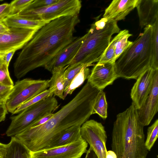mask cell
Masks as SVG:
<instances>
[{
	"label": "cell",
	"instance_id": "1f68e13d",
	"mask_svg": "<svg viewBox=\"0 0 158 158\" xmlns=\"http://www.w3.org/2000/svg\"><path fill=\"white\" fill-rule=\"evenodd\" d=\"M58 0H33L25 8L29 9L44 8L56 3Z\"/></svg>",
	"mask_w": 158,
	"mask_h": 158
},
{
	"label": "cell",
	"instance_id": "f35d334b",
	"mask_svg": "<svg viewBox=\"0 0 158 158\" xmlns=\"http://www.w3.org/2000/svg\"><path fill=\"white\" fill-rule=\"evenodd\" d=\"M8 144L0 142V158H2L7 148Z\"/></svg>",
	"mask_w": 158,
	"mask_h": 158
},
{
	"label": "cell",
	"instance_id": "e575fe53",
	"mask_svg": "<svg viewBox=\"0 0 158 158\" xmlns=\"http://www.w3.org/2000/svg\"><path fill=\"white\" fill-rule=\"evenodd\" d=\"M53 114L54 113H51L45 116L33 123L28 128L36 127L45 123L52 118Z\"/></svg>",
	"mask_w": 158,
	"mask_h": 158
},
{
	"label": "cell",
	"instance_id": "f1b7e54d",
	"mask_svg": "<svg viewBox=\"0 0 158 158\" xmlns=\"http://www.w3.org/2000/svg\"><path fill=\"white\" fill-rule=\"evenodd\" d=\"M84 67H87L86 65L80 63L68 66L64 72L65 79L64 89L68 86L74 77Z\"/></svg>",
	"mask_w": 158,
	"mask_h": 158
},
{
	"label": "cell",
	"instance_id": "d6a6232c",
	"mask_svg": "<svg viewBox=\"0 0 158 158\" xmlns=\"http://www.w3.org/2000/svg\"><path fill=\"white\" fill-rule=\"evenodd\" d=\"M13 87L0 84V103H5Z\"/></svg>",
	"mask_w": 158,
	"mask_h": 158
},
{
	"label": "cell",
	"instance_id": "cb8c5ba5",
	"mask_svg": "<svg viewBox=\"0 0 158 158\" xmlns=\"http://www.w3.org/2000/svg\"><path fill=\"white\" fill-rule=\"evenodd\" d=\"M107 103L105 94L100 90L98 94L93 107L92 114H96L102 119H106L107 116Z\"/></svg>",
	"mask_w": 158,
	"mask_h": 158
},
{
	"label": "cell",
	"instance_id": "9c48e42d",
	"mask_svg": "<svg viewBox=\"0 0 158 158\" xmlns=\"http://www.w3.org/2000/svg\"><path fill=\"white\" fill-rule=\"evenodd\" d=\"M81 137L88 143L98 158H106L107 136L102 124L93 119L87 120L81 127Z\"/></svg>",
	"mask_w": 158,
	"mask_h": 158
},
{
	"label": "cell",
	"instance_id": "30bf717a",
	"mask_svg": "<svg viewBox=\"0 0 158 158\" xmlns=\"http://www.w3.org/2000/svg\"><path fill=\"white\" fill-rule=\"evenodd\" d=\"M88 143L82 138L60 146L29 152L30 158H81L87 152Z\"/></svg>",
	"mask_w": 158,
	"mask_h": 158
},
{
	"label": "cell",
	"instance_id": "5bb4252c",
	"mask_svg": "<svg viewBox=\"0 0 158 158\" xmlns=\"http://www.w3.org/2000/svg\"><path fill=\"white\" fill-rule=\"evenodd\" d=\"M158 111V69L155 71L151 90L144 103L137 110L139 121L144 127L148 125Z\"/></svg>",
	"mask_w": 158,
	"mask_h": 158
},
{
	"label": "cell",
	"instance_id": "4fadbf2b",
	"mask_svg": "<svg viewBox=\"0 0 158 158\" xmlns=\"http://www.w3.org/2000/svg\"><path fill=\"white\" fill-rule=\"evenodd\" d=\"M156 70L150 68L144 71L136 79L131 89L130 95L132 103L137 109L143 105L151 90Z\"/></svg>",
	"mask_w": 158,
	"mask_h": 158
},
{
	"label": "cell",
	"instance_id": "52a82bcc",
	"mask_svg": "<svg viewBox=\"0 0 158 158\" xmlns=\"http://www.w3.org/2000/svg\"><path fill=\"white\" fill-rule=\"evenodd\" d=\"M81 7V1L79 0H58L44 8H25L17 15L30 20L50 22L62 17L78 15Z\"/></svg>",
	"mask_w": 158,
	"mask_h": 158
},
{
	"label": "cell",
	"instance_id": "d4e9b609",
	"mask_svg": "<svg viewBox=\"0 0 158 158\" xmlns=\"http://www.w3.org/2000/svg\"><path fill=\"white\" fill-rule=\"evenodd\" d=\"M152 56L151 68L158 69V21L152 26Z\"/></svg>",
	"mask_w": 158,
	"mask_h": 158
},
{
	"label": "cell",
	"instance_id": "7bdbcfd3",
	"mask_svg": "<svg viewBox=\"0 0 158 158\" xmlns=\"http://www.w3.org/2000/svg\"><path fill=\"white\" fill-rule=\"evenodd\" d=\"M157 157L158 158V156H157Z\"/></svg>",
	"mask_w": 158,
	"mask_h": 158
},
{
	"label": "cell",
	"instance_id": "4316f807",
	"mask_svg": "<svg viewBox=\"0 0 158 158\" xmlns=\"http://www.w3.org/2000/svg\"><path fill=\"white\" fill-rule=\"evenodd\" d=\"M158 136V120L156 119L153 123L148 129L147 138L145 142L146 148L150 151L153 146Z\"/></svg>",
	"mask_w": 158,
	"mask_h": 158
},
{
	"label": "cell",
	"instance_id": "d590c367",
	"mask_svg": "<svg viewBox=\"0 0 158 158\" xmlns=\"http://www.w3.org/2000/svg\"><path fill=\"white\" fill-rule=\"evenodd\" d=\"M7 113V110L5 103H0V122L5 120Z\"/></svg>",
	"mask_w": 158,
	"mask_h": 158
},
{
	"label": "cell",
	"instance_id": "5b68a950",
	"mask_svg": "<svg viewBox=\"0 0 158 158\" xmlns=\"http://www.w3.org/2000/svg\"><path fill=\"white\" fill-rule=\"evenodd\" d=\"M117 22L102 18L92 24L79 50L68 66L80 63L88 67L98 62L112 35L120 31Z\"/></svg>",
	"mask_w": 158,
	"mask_h": 158
},
{
	"label": "cell",
	"instance_id": "d6986e66",
	"mask_svg": "<svg viewBox=\"0 0 158 158\" xmlns=\"http://www.w3.org/2000/svg\"><path fill=\"white\" fill-rule=\"evenodd\" d=\"M67 67L68 66L54 69L51 72L52 75L49 80V89L53 93V95L63 100L65 83L64 72Z\"/></svg>",
	"mask_w": 158,
	"mask_h": 158
},
{
	"label": "cell",
	"instance_id": "74e56055",
	"mask_svg": "<svg viewBox=\"0 0 158 158\" xmlns=\"http://www.w3.org/2000/svg\"><path fill=\"white\" fill-rule=\"evenodd\" d=\"M85 158H98L92 148L89 147L86 152Z\"/></svg>",
	"mask_w": 158,
	"mask_h": 158
},
{
	"label": "cell",
	"instance_id": "e0dca14e",
	"mask_svg": "<svg viewBox=\"0 0 158 158\" xmlns=\"http://www.w3.org/2000/svg\"><path fill=\"white\" fill-rule=\"evenodd\" d=\"M138 0H114L105 9L103 18L117 22L124 19L136 7Z\"/></svg>",
	"mask_w": 158,
	"mask_h": 158
},
{
	"label": "cell",
	"instance_id": "ba28073f",
	"mask_svg": "<svg viewBox=\"0 0 158 158\" xmlns=\"http://www.w3.org/2000/svg\"><path fill=\"white\" fill-rule=\"evenodd\" d=\"M49 80L26 78L16 82L5 104L12 114L20 106L41 93L49 87Z\"/></svg>",
	"mask_w": 158,
	"mask_h": 158
},
{
	"label": "cell",
	"instance_id": "603a6c76",
	"mask_svg": "<svg viewBox=\"0 0 158 158\" xmlns=\"http://www.w3.org/2000/svg\"><path fill=\"white\" fill-rule=\"evenodd\" d=\"M132 35L128 30L126 29L120 31L116 35L117 38L115 48V61L132 43L133 42L128 40L129 38Z\"/></svg>",
	"mask_w": 158,
	"mask_h": 158
},
{
	"label": "cell",
	"instance_id": "2e32d148",
	"mask_svg": "<svg viewBox=\"0 0 158 158\" xmlns=\"http://www.w3.org/2000/svg\"><path fill=\"white\" fill-rule=\"evenodd\" d=\"M136 7L141 28L152 26L158 21V0H138Z\"/></svg>",
	"mask_w": 158,
	"mask_h": 158
},
{
	"label": "cell",
	"instance_id": "7c38bea8",
	"mask_svg": "<svg viewBox=\"0 0 158 158\" xmlns=\"http://www.w3.org/2000/svg\"><path fill=\"white\" fill-rule=\"evenodd\" d=\"M118 78L114 63H97L92 69L87 81L93 87L103 90L107 86L112 85Z\"/></svg>",
	"mask_w": 158,
	"mask_h": 158
},
{
	"label": "cell",
	"instance_id": "9a60e30c",
	"mask_svg": "<svg viewBox=\"0 0 158 158\" xmlns=\"http://www.w3.org/2000/svg\"><path fill=\"white\" fill-rule=\"evenodd\" d=\"M85 36L86 34L76 38L45 66V68L51 72L55 68H64L68 66L79 50Z\"/></svg>",
	"mask_w": 158,
	"mask_h": 158
},
{
	"label": "cell",
	"instance_id": "484cf974",
	"mask_svg": "<svg viewBox=\"0 0 158 158\" xmlns=\"http://www.w3.org/2000/svg\"><path fill=\"white\" fill-rule=\"evenodd\" d=\"M53 93L49 89H47L41 93L26 102L19 106L12 114H14L19 113L27 107L45 98L53 96Z\"/></svg>",
	"mask_w": 158,
	"mask_h": 158
},
{
	"label": "cell",
	"instance_id": "ac0fdd59",
	"mask_svg": "<svg viewBox=\"0 0 158 158\" xmlns=\"http://www.w3.org/2000/svg\"><path fill=\"white\" fill-rule=\"evenodd\" d=\"M9 28L16 27L38 30L49 22L33 20L19 16L18 15H9L3 21Z\"/></svg>",
	"mask_w": 158,
	"mask_h": 158
},
{
	"label": "cell",
	"instance_id": "836d02e7",
	"mask_svg": "<svg viewBox=\"0 0 158 158\" xmlns=\"http://www.w3.org/2000/svg\"><path fill=\"white\" fill-rule=\"evenodd\" d=\"M11 12L10 4L4 3L0 5V21H3L10 15Z\"/></svg>",
	"mask_w": 158,
	"mask_h": 158
},
{
	"label": "cell",
	"instance_id": "ab89813d",
	"mask_svg": "<svg viewBox=\"0 0 158 158\" xmlns=\"http://www.w3.org/2000/svg\"><path fill=\"white\" fill-rule=\"evenodd\" d=\"M9 28L3 21H0V34L7 31Z\"/></svg>",
	"mask_w": 158,
	"mask_h": 158
},
{
	"label": "cell",
	"instance_id": "ffe728a7",
	"mask_svg": "<svg viewBox=\"0 0 158 158\" xmlns=\"http://www.w3.org/2000/svg\"><path fill=\"white\" fill-rule=\"evenodd\" d=\"M81 126L76 125L68 128L45 148L66 145L81 139L82 138L80 131Z\"/></svg>",
	"mask_w": 158,
	"mask_h": 158
},
{
	"label": "cell",
	"instance_id": "4dcf8cb0",
	"mask_svg": "<svg viewBox=\"0 0 158 158\" xmlns=\"http://www.w3.org/2000/svg\"><path fill=\"white\" fill-rule=\"evenodd\" d=\"M8 68L4 63L0 67V84L13 87L14 83L10 76Z\"/></svg>",
	"mask_w": 158,
	"mask_h": 158
},
{
	"label": "cell",
	"instance_id": "7402d4cb",
	"mask_svg": "<svg viewBox=\"0 0 158 158\" xmlns=\"http://www.w3.org/2000/svg\"><path fill=\"white\" fill-rule=\"evenodd\" d=\"M90 71L88 67H84L74 77L69 85L64 89L63 97L64 99L67 95L71 94L73 91L88 79L90 74Z\"/></svg>",
	"mask_w": 158,
	"mask_h": 158
},
{
	"label": "cell",
	"instance_id": "60d3db41",
	"mask_svg": "<svg viewBox=\"0 0 158 158\" xmlns=\"http://www.w3.org/2000/svg\"><path fill=\"white\" fill-rule=\"evenodd\" d=\"M106 158H117V156L114 152L110 150L107 152Z\"/></svg>",
	"mask_w": 158,
	"mask_h": 158
},
{
	"label": "cell",
	"instance_id": "ee69618b",
	"mask_svg": "<svg viewBox=\"0 0 158 158\" xmlns=\"http://www.w3.org/2000/svg\"><path fill=\"white\" fill-rule=\"evenodd\" d=\"M29 158H30V157H29Z\"/></svg>",
	"mask_w": 158,
	"mask_h": 158
},
{
	"label": "cell",
	"instance_id": "8992f818",
	"mask_svg": "<svg viewBox=\"0 0 158 158\" xmlns=\"http://www.w3.org/2000/svg\"><path fill=\"white\" fill-rule=\"evenodd\" d=\"M59 106L53 96L27 107L16 115L11 116V122L6 131L7 136H15L41 118L53 113Z\"/></svg>",
	"mask_w": 158,
	"mask_h": 158
},
{
	"label": "cell",
	"instance_id": "44dd1931",
	"mask_svg": "<svg viewBox=\"0 0 158 158\" xmlns=\"http://www.w3.org/2000/svg\"><path fill=\"white\" fill-rule=\"evenodd\" d=\"M29 152L20 141L12 137L2 158H29Z\"/></svg>",
	"mask_w": 158,
	"mask_h": 158
},
{
	"label": "cell",
	"instance_id": "83f0119b",
	"mask_svg": "<svg viewBox=\"0 0 158 158\" xmlns=\"http://www.w3.org/2000/svg\"><path fill=\"white\" fill-rule=\"evenodd\" d=\"M116 35L110 42L107 47L97 63H102L109 62L115 63V43L117 40Z\"/></svg>",
	"mask_w": 158,
	"mask_h": 158
},
{
	"label": "cell",
	"instance_id": "277c9868",
	"mask_svg": "<svg viewBox=\"0 0 158 158\" xmlns=\"http://www.w3.org/2000/svg\"><path fill=\"white\" fill-rule=\"evenodd\" d=\"M143 33L118 57L114 64L119 78L137 79L151 68L152 26L144 28Z\"/></svg>",
	"mask_w": 158,
	"mask_h": 158
},
{
	"label": "cell",
	"instance_id": "8fae6325",
	"mask_svg": "<svg viewBox=\"0 0 158 158\" xmlns=\"http://www.w3.org/2000/svg\"><path fill=\"white\" fill-rule=\"evenodd\" d=\"M38 30L9 28L7 31L0 34V56L3 57L8 52L23 48Z\"/></svg>",
	"mask_w": 158,
	"mask_h": 158
},
{
	"label": "cell",
	"instance_id": "8d00e7d4",
	"mask_svg": "<svg viewBox=\"0 0 158 158\" xmlns=\"http://www.w3.org/2000/svg\"><path fill=\"white\" fill-rule=\"evenodd\" d=\"M16 51H11L6 54L3 57L4 64L8 67L10 62Z\"/></svg>",
	"mask_w": 158,
	"mask_h": 158
},
{
	"label": "cell",
	"instance_id": "6da1fadb",
	"mask_svg": "<svg viewBox=\"0 0 158 158\" xmlns=\"http://www.w3.org/2000/svg\"><path fill=\"white\" fill-rule=\"evenodd\" d=\"M78 15L62 17L48 23L38 30L22 48L14 64V73L20 79L29 72L44 67L76 38Z\"/></svg>",
	"mask_w": 158,
	"mask_h": 158
},
{
	"label": "cell",
	"instance_id": "f546056e",
	"mask_svg": "<svg viewBox=\"0 0 158 158\" xmlns=\"http://www.w3.org/2000/svg\"><path fill=\"white\" fill-rule=\"evenodd\" d=\"M33 0H15L10 4L11 12L10 15L18 14L27 7Z\"/></svg>",
	"mask_w": 158,
	"mask_h": 158
},
{
	"label": "cell",
	"instance_id": "7a4b0ae2",
	"mask_svg": "<svg viewBox=\"0 0 158 158\" xmlns=\"http://www.w3.org/2000/svg\"><path fill=\"white\" fill-rule=\"evenodd\" d=\"M98 90L87 82L76 96L45 123L28 128L14 137L29 152L46 148L67 129L81 125L92 114Z\"/></svg>",
	"mask_w": 158,
	"mask_h": 158
},
{
	"label": "cell",
	"instance_id": "b9f144b4",
	"mask_svg": "<svg viewBox=\"0 0 158 158\" xmlns=\"http://www.w3.org/2000/svg\"><path fill=\"white\" fill-rule=\"evenodd\" d=\"M4 63V60L2 57L0 56V67H1Z\"/></svg>",
	"mask_w": 158,
	"mask_h": 158
},
{
	"label": "cell",
	"instance_id": "3957f363",
	"mask_svg": "<svg viewBox=\"0 0 158 158\" xmlns=\"http://www.w3.org/2000/svg\"><path fill=\"white\" fill-rule=\"evenodd\" d=\"M137 109L132 103L118 114L112 133V151L117 158H146L148 153L145 145L144 126L139 121Z\"/></svg>",
	"mask_w": 158,
	"mask_h": 158
}]
</instances>
